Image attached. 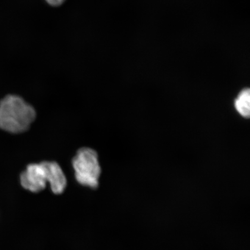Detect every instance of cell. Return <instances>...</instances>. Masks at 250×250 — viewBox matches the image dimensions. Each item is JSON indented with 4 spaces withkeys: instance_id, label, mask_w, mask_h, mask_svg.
<instances>
[{
    "instance_id": "1",
    "label": "cell",
    "mask_w": 250,
    "mask_h": 250,
    "mask_svg": "<svg viewBox=\"0 0 250 250\" xmlns=\"http://www.w3.org/2000/svg\"><path fill=\"white\" fill-rule=\"evenodd\" d=\"M20 180L24 189L34 193L44 189L47 182L56 195L61 194L67 186L63 171L55 162L45 161L28 165L26 169L21 174Z\"/></svg>"
},
{
    "instance_id": "2",
    "label": "cell",
    "mask_w": 250,
    "mask_h": 250,
    "mask_svg": "<svg viewBox=\"0 0 250 250\" xmlns=\"http://www.w3.org/2000/svg\"><path fill=\"white\" fill-rule=\"evenodd\" d=\"M35 109L21 97L10 95L0 101V128L11 133L29 129L35 120Z\"/></svg>"
},
{
    "instance_id": "3",
    "label": "cell",
    "mask_w": 250,
    "mask_h": 250,
    "mask_svg": "<svg viewBox=\"0 0 250 250\" xmlns=\"http://www.w3.org/2000/svg\"><path fill=\"white\" fill-rule=\"evenodd\" d=\"M75 177L81 185L96 189L99 186V179L102 169L97 152L91 148L78 150L72 161Z\"/></svg>"
},
{
    "instance_id": "4",
    "label": "cell",
    "mask_w": 250,
    "mask_h": 250,
    "mask_svg": "<svg viewBox=\"0 0 250 250\" xmlns=\"http://www.w3.org/2000/svg\"><path fill=\"white\" fill-rule=\"evenodd\" d=\"M234 107L240 115L245 118L250 115V92L249 88L244 89L239 93L235 101Z\"/></svg>"
},
{
    "instance_id": "5",
    "label": "cell",
    "mask_w": 250,
    "mask_h": 250,
    "mask_svg": "<svg viewBox=\"0 0 250 250\" xmlns=\"http://www.w3.org/2000/svg\"><path fill=\"white\" fill-rule=\"evenodd\" d=\"M45 1L53 7H58V6L61 5L65 1V0H45Z\"/></svg>"
}]
</instances>
